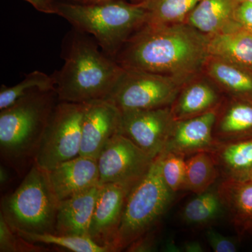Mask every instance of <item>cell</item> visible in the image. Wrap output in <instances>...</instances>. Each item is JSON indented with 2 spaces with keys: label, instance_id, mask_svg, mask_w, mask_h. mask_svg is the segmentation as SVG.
I'll list each match as a JSON object with an SVG mask.
<instances>
[{
  "label": "cell",
  "instance_id": "obj_39",
  "mask_svg": "<svg viewBox=\"0 0 252 252\" xmlns=\"http://www.w3.org/2000/svg\"><path fill=\"white\" fill-rule=\"evenodd\" d=\"M239 1H248L252 4V0H239Z\"/></svg>",
  "mask_w": 252,
  "mask_h": 252
},
{
  "label": "cell",
  "instance_id": "obj_38",
  "mask_svg": "<svg viewBox=\"0 0 252 252\" xmlns=\"http://www.w3.org/2000/svg\"><path fill=\"white\" fill-rule=\"evenodd\" d=\"M247 180L252 181V171L250 172V175H249V176H248V180Z\"/></svg>",
  "mask_w": 252,
  "mask_h": 252
},
{
  "label": "cell",
  "instance_id": "obj_26",
  "mask_svg": "<svg viewBox=\"0 0 252 252\" xmlns=\"http://www.w3.org/2000/svg\"><path fill=\"white\" fill-rule=\"evenodd\" d=\"M21 238L33 243L56 245L74 252H112L110 248L96 243L89 236L61 235L57 233H26L14 230Z\"/></svg>",
  "mask_w": 252,
  "mask_h": 252
},
{
  "label": "cell",
  "instance_id": "obj_12",
  "mask_svg": "<svg viewBox=\"0 0 252 252\" xmlns=\"http://www.w3.org/2000/svg\"><path fill=\"white\" fill-rule=\"evenodd\" d=\"M122 112L105 99L86 104L80 154L96 159L109 140L119 133Z\"/></svg>",
  "mask_w": 252,
  "mask_h": 252
},
{
  "label": "cell",
  "instance_id": "obj_29",
  "mask_svg": "<svg viewBox=\"0 0 252 252\" xmlns=\"http://www.w3.org/2000/svg\"><path fill=\"white\" fill-rule=\"evenodd\" d=\"M21 238L13 230L4 217L0 213V252H39L44 248Z\"/></svg>",
  "mask_w": 252,
  "mask_h": 252
},
{
  "label": "cell",
  "instance_id": "obj_34",
  "mask_svg": "<svg viewBox=\"0 0 252 252\" xmlns=\"http://www.w3.org/2000/svg\"><path fill=\"white\" fill-rule=\"evenodd\" d=\"M182 252H203L204 249L201 244L197 241L187 242L183 245Z\"/></svg>",
  "mask_w": 252,
  "mask_h": 252
},
{
  "label": "cell",
  "instance_id": "obj_31",
  "mask_svg": "<svg viewBox=\"0 0 252 252\" xmlns=\"http://www.w3.org/2000/svg\"><path fill=\"white\" fill-rule=\"evenodd\" d=\"M234 20L242 28L252 33V3L239 1L235 11Z\"/></svg>",
  "mask_w": 252,
  "mask_h": 252
},
{
  "label": "cell",
  "instance_id": "obj_35",
  "mask_svg": "<svg viewBox=\"0 0 252 252\" xmlns=\"http://www.w3.org/2000/svg\"><path fill=\"white\" fill-rule=\"evenodd\" d=\"M9 179V172L4 166L1 165V167H0V182H1V187L8 183Z\"/></svg>",
  "mask_w": 252,
  "mask_h": 252
},
{
  "label": "cell",
  "instance_id": "obj_8",
  "mask_svg": "<svg viewBox=\"0 0 252 252\" xmlns=\"http://www.w3.org/2000/svg\"><path fill=\"white\" fill-rule=\"evenodd\" d=\"M86 103L59 101L51 114L38 149L35 163L46 171L80 154Z\"/></svg>",
  "mask_w": 252,
  "mask_h": 252
},
{
  "label": "cell",
  "instance_id": "obj_2",
  "mask_svg": "<svg viewBox=\"0 0 252 252\" xmlns=\"http://www.w3.org/2000/svg\"><path fill=\"white\" fill-rule=\"evenodd\" d=\"M99 47L86 33L69 32L63 47L64 64L51 74L59 101L87 103L108 97L124 68Z\"/></svg>",
  "mask_w": 252,
  "mask_h": 252
},
{
  "label": "cell",
  "instance_id": "obj_33",
  "mask_svg": "<svg viewBox=\"0 0 252 252\" xmlns=\"http://www.w3.org/2000/svg\"><path fill=\"white\" fill-rule=\"evenodd\" d=\"M32 5L37 11L47 14H56L54 0H25Z\"/></svg>",
  "mask_w": 252,
  "mask_h": 252
},
{
  "label": "cell",
  "instance_id": "obj_17",
  "mask_svg": "<svg viewBox=\"0 0 252 252\" xmlns=\"http://www.w3.org/2000/svg\"><path fill=\"white\" fill-rule=\"evenodd\" d=\"M100 185L72 198L60 201L56 218V233L89 236Z\"/></svg>",
  "mask_w": 252,
  "mask_h": 252
},
{
  "label": "cell",
  "instance_id": "obj_22",
  "mask_svg": "<svg viewBox=\"0 0 252 252\" xmlns=\"http://www.w3.org/2000/svg\"><path fill=\"white\" fill-rule=\"evenodd\" d=\"M212 154L223 179L248 180L252 170V137L220 142Z\"/></svg>",
  "mask_w": 252,
  "mask_h": 252
},
{
  "label": "cell",
  "instance_id": "obj_14",
  "mask_svg": "<svg viewBox=\"0 0 252 252\" xmlns=\"http://www.w3.org/2000/svg\"><path fill=\"white\" fill-rule=\"evenodd\" d=\"M225 96L203 72L182 86L170 105L175 121L202 115L220 107Z\"/></svg>",
  "mask_w": 252,
  "mask_h": 252
},
{
  "label": "cell",
  "instance_id": "obj_28",
  "mask_svg": "<svg viewBox=\"0 0 252 252\" xmlns=\"http://www.w3.org/2000/svg\"><path fill=\"white\" fill-rule=\"evenodd\" d=\"M161 172L164 182L174 193L185 190L187 177L185 157L172 152H162Z\"/></svg>",
  "mask_w": 252,
  "mask_h": 252
},
{
  "label": "cell",
  "instance_id": "obj_19",
  "mask_svg": "<svg viewBox=\"0 0 252 252\" xmlns=\"http://www.w3.org/2000/svg\"><path fill=\"white\" fill-rule=\"evenodd\" d=\"M238 3L239 0H200L185 23L210 37L238 25L234 14Z\"/></svg>",
  "mask_w": 252,
  "mask_h": 252
},
{
  "label": "cell",
  "instance_id": "obj_4",
  "mask_svg": "<svg viewBox=\"0 0 252 252\" xmlns=\"http://www.w3.org/2000/svg\"><path fill=\"white\" fill-rule=\"evenodd\" d=\"M55 5L56 14L78 31L92 34L104 54L114 59L129 38L147 23L148 18L144 1H56Z\"/></svg>",
  "mask_w": 252,
  "mask_h": 252
},
{
  "label": "cell",
  "instance_id": "obj_40",
  "mask_svg": "<svg viewBox=\"0 0 252 252\" xmlns=\"http://www.w3.org/2000/svg\"><path fill=\"white\" fill-rule=\"evenodd\" d=\"M147 0H138L139 2H142V1H145Z\"/></svg>",
  "mask_w": 252,
  "mask_h": 252
},
{
  "label": "cell",
  "instance_id": "obj_1",
  "mask_svg": "<svg viewBox=\"0 0 252 252\" xmlns=\"http://www.w3.org/2000/svg\"><path fill=\"white\" fill-rule=\"evenodd\" d=\"M208 36L187 23H146L129 38L114 60L124 69L189 79L202 72Z\"/></svg>",
  "mask_w": 252,
  "mask_h": 252
},
{
  "label": "cell",
  "instance_id": "obj_27",
  "mask_svg": "<svg viewBox=\"0 0 252 252\" xmlns=\"http://www.w3.org/2000/svg\"><path fill=\"white\" fill-rule=\"evenodd\" d=\"M34 90H56L52 75L49 76L40 71L26 74L25 79L12 87L2 85L0 90V110L9 107L16 100Z\"/></svg>",
  "mask_w": 252,
  "mask_h": 252
},
{
  "label": "cell",
  "instance_id": "obj_15",
  "mask_svg": "<svg viewBox=\"0 0 252 252\" xmlns=\"http://www.w3.org/2000/svg\"><path fill=\"white\" fill-rule=\"evenodd\" d=\"M47 172L59 201L99 185L98 165L97 160L92 158L79 156Z\"/></svg>",
  "mask_w": 252,
  "mask_h": 252
},
{
  "label": "cell",
  "instance_id": "obj_32",
  "mask_svg": "<svg viewBox=\"0 0 252 252\" xmlns=\"http://www.w3.org/2000/svg\"><path fill=\"white\" fill-rule=\"evenodd\" d=\"M156 243L154 229L131 244L126 250L127 252H152L155 249Z\"/></svg>",
  "mask_w": 252,
  "mask_h": 252
},
{
  "label": "cell",
  "instance_id": "obj_36",
  "mask_svg": "<svg viewBox=\"0 0 252 252\" xmlns=\"http://www.w3.org/2000/svg\"><path fill=\"white\" fill-rule=\"evenodd\" d=\"M110 1V0H83L81 3H95L101 2V1ZM137 2H139L138 0H135Z\"/></svg>",
  "mask_w": 252,
  "mask_h": 252
},
{
  "label": "cell",
  "instance_id": "obj_18",
  "mask_svg": "<svg viewBox=\"0 0 252 252\" xmlns=\"http://www.w3.org/2000/svg\"><path fill=\"white\" fill-rule=\"evenodd\" d=\"M217 189L237 233L252 235V181L223 179Z\"/></svg>",
  "mask_w": 252,
  "mask_h": 252
},
{
  "label": "cell",
  "instance_id": "obj_11",
  "mask_svg": "<svg viewBox=\"0 0 252 252\" xmlns=\"http://www.w3.org/2000/svg\"><path fill=\"white\" fill-rule=\"evenodd\" d=\"M132 189L117 184L101 185L89 228L96 243L114 252L127 195Z\"/></svg>",
  "mask_w": 252,
  "mask_h": 252
},
{
  "label": "cell",
  "instance_id": "obj_9",
  "mask_svg": "<svg viewBox=\"0 0 252 252\" xmlns=\"http://www.w3.org/2000/svg\"><path fill=\"white\" fill-rule=\"evenodd\" d=\"M154 159L125 136L117 134L97 158L99 185L113 183L132 189L147 175Z\"/></svg>",
  "mask_w": 252,
  "mask_h": 252
},
{
  "label": "cell",
  "instance_id": "obj_3",
  "mask_svg": "<svg viewBox=\"0 0 252 252\" xmlns=\"http://www.w3.org/2000/svg\"><path fill=\"white\" fill-rule=\"evenodd\" d=\"M59 102L56 90H34L1 109V158L19 175L35 162L44 130Z\"/></svg>",
  "mask_w": 252,
  "mask_h": 252
},
{
  "label": "cell",
  "instance_id": "obj_24",
  "mask_svg": "<svg viewBox=\"0 0 252 252\" xmlns=\"http://www.w3.org/2000/svg\"><path fill=\"white\" fill-rule=\"evenodd\" d=\"M200 0H147V24L172 25L185 23Z\"/></svg>",
  "mask_w": 252,
  "mask_h": 252
},
{
  "label": "cell",
  "instance_id": "obj_16",
  "mask_svg": "<svg viewBox=\"0 0 252 252\" xmlns=\"http://www.w3.org/2000/svg\"><path fill=\"white\" fill-rule=\"evenodd\" d=\"M213 132L219 142L252 137V99L225 97L219 108Z\"/></svg>",
  "mask_w": 252,
  "mask_h": 252
},
{
  "label": "cell",
  "instance_id": "obj_20",
  "mask_svg": "<svg viewBox=\"0 0 252 252\" xmlns=\"http://www.w3.org/2000/svg\"><path fill=\"white\" fill-rule=\"evenodd\" d=\"M208 54L246 69L252 74V33L240 25L210 36Z\"/></svg>",
  "mask_w": 252,
  "mask_h": 252
},
{
  "label": "cell",
  "instance_id": "obj_23",
  "mask_svg": "<svg viewBox=\"0 0 252 252\" xmlns=\"http://www.w3.org/2000/svg\"><path fill=\"white\" fill-rule=\"evenodd\" d=\"M215 158L210 152H198L187 160L185 190L198 195L211 188L220 176Z\"/></svg>",
  "mask_w": 252,
  "mask_h": 252
},
{
  "label": "cell",
  "instance_id": "obj_6",
  "mask_svg": "<svg viewBox=\"0 0 252 252\" xmlns=\"http://www.w3.org/2000/svg\"><path fill=\"white\" fill-rule=\"evenodd\" d=\"M161 160L162 153L155 158L147 175L127 195L114 252L126 250L155 229L170 206L174 193L162 178Z\"/></svg>",
  "mask_w": 252,
  "mask_h": 252
},
{
  "label": "cell",
  "instance_id": "obj_25",
  "mask_svg": "<svg viewBox=\"0 0 252 252\" xmlns=\"http://www.w3.org/2000/svg\"><path fill=\"white\" fill-rule=\"evenodd\" d=\"M223 208L217 189H210L196 195L185 205L182 217L188 224L205 225L216 220Z\"/></svg>",
  "mask_w": 252,
  "mask_h": 252
},
{
  "label": "cell",
  "instance_id": "obj_10",
  "mask_svg": "<svg viewBox=\"0 0 252 252\" xmlns=\"http://www.w3.org/2000/svg\"><path fill=\"white\" fill-rule=\"evenodd\" d=\"M174 123L170 107L124 111L119 134L156 158L164 152Z\"/></svg>",
  "mask_w": 252,
  "mask_h": 252
},
{
  "label": "cell",
  "instance_id": "obj_13",
  "mask_svg": "<svg viewBox=\"0 0 252 252\" xmlns=\"http://www.w3.org/2000/svg\"><path fill=\"white\" fill-rule=\"evenodd\" d=\"M220 107L198 117L175 121L164 152L185 158L198 152H213L220 144L213 132Z\"/></svg>",
  "mask_w": 252,
  "mask_h": 252
},
{
  "label": "cell",
  "instance_id": "obj_7",
  "mask_svg": "<svg viewBox=\"0 0 252 252\" xmlns=\"http://www.w3.org/2000/svg\"><path fill=\"white\" fill-rule=\"evenodd\" d=\"M188 80L124 68L105 100L121 112L170 107L181 88Z\"/></svg>",
  "mask_w": 252,
  "mask_h": 252
},
{
  "label": "cell",
  "instance_id": "obj_21",
  "mask_svg": "<svg viewBox=\"0 0 252 252\" xmlns=\"http://www.w3.org/2000/svg\"><path fill=\"white\" fill-rule=\"evenodd\" d=\"M202 72L225 97L252 99V74L246 69L209 55Z\"/></svg>",
  "mask_w": 252,
  "mask_h": 252
},
{
  "label": "cell",
  "instance_id": "obj_5",
  "mask_svg": "<svg viewBox=\"0 0 252 252\" xmlns=\"http://www.w3.org/2000/svg\"><path fill=\"white\" fill-rule=\"evenodd\" d=\"M59 203L48 172L34 162L19 187L1 199L0 213L14 230L56 233Z\"/></svg>",
  "mask_w": 252,
  "mask_h": 252
},
{
  "label": "cell",
  "instance_id": "obj_37",
  "mask_svg": "<svg viewBox=\"0 0 252 252\" xmlns=\"http://www.w3.org/2000/svg\"><path fill=\"white\" fill-rule=\"evenodd\" d=\"M69 1H71V2L81 3L82 2L83 0H69Z\"/></svg>",
  "mask_w": 252,
  "mask_h": 252
},
{
  "label": "cell",
  "instance_id": "obj_30",
  "mask_svg": "<svg viewBox=\"0 0 252 252\" xmlns=\"http://www.w3.org/2000/svg\"><path fill=\"white\" fill-rule=\"evenodd\" d=\"M206 238L209 245L215 252H235L237 251L236 244L228 237L220 234L216 230H207Z\"/></svg>",
  "mask_w": 252,
  "mask_h": 252
}]
</instances>
